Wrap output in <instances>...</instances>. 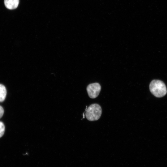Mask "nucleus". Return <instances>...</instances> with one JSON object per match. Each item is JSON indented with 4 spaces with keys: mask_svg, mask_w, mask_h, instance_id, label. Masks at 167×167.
<instances>
[{
    "mask_svg": "<svg viewBox=\"0 0 167 167\" xmlns=\"http://www.w3.org/2000/svg\"><path fill=\"white\" fill-rule=\"evenodd\" d=\"M6 90L5 86L0 84V102H3L5 99Z\"/></svg>",
    "mask_w": 167,
    "mask_h": 167,
    "instance_id": "nucleus-5",
    "label": "nucleus"
},
{
    "mask_svg": "<svg viewBox=\"0 0 167 167\" xmlns=\"http://www.w3.org/2000/svg\"><path fill=\"white\" fill-rule=\"evenodd\" d=\"M19 2V0H4L5 6L8 9H14L18 7Z\"/></svg>",
    "mask_w": 167,
    "mask_h": 167,
    "instance_id": "nucleus-4",
    "label": "nucleus"
},
{
    "mask_svg": "<svg viewBox=\"0 0 167 167\" xmlns=\"http://www.w3.org/2000/svg\"><path fill=\"white\" fill-rule=\"evenodd\" d=\"M101 114V107L97 104H92L86 109L85 116L89 121H92L98 120Z\"/></svg>",
    "mask_w": 167,
    "mask_h": 167,
    "instance_id": "nucleus-2",
    "label": "nucleus"
},
{
    "mask_svg": "<svg viewBox=\"0 0 167 167\" xmlns=\"http://www.w3.org/2000/svg\"><path fill=\"white\" fill-rule=\"evenodd\" d=\"M100 84L95 83L89 84L87 87V91L89 96L91 98H95L98 96L101 90Z\"/></svg>",
    "mask_w": 167,
    "mask_h": 167,
    "instance_id": "nucleus-3",
    "label": "nucleus"
},
{
    "mask_svg": "<svg viewBox=\"0 0 167 167\" xmlns=\"http://www.w3.org/2000/svg\"><path fill=\"white\" fill-rule=\"evenodd\" d=\"M150 90L155 96L161 97L165 95L167 89L165 84L162 81L159 80H153L149 85Z\"/></svg>",
    "mask_w": 167,
    "mask_h": 167,
    "instance_id": "nucleus-1",
    "label": "nucleus"
},
{
    "mask_svg": "<svg viewBox=\"0 0 167 167\" xmlns=\"http://www.w3.org/2000/svg\"><path fill=\"white\" fill-rule=\"evenodd\" d=\"M5 130V127L3 123L0 122V138L4 135Z\"/></svg>",
    "mask_w": 167,
    "mask_h": 167,
    "instance_id": "nucleus-6",
    "label": "nucleus"
},
{
    "mask_svg": "<svg viewBox=\"0 0 167 167\" xmlns=\"http://www.w3.org/2000/svg\"><path fill=\"white\" fill-rule=\"evenodd\" d=\"M4 113V111L3 108L0 105V118L3 116Z\"/></svg>",
    "mask_w": 167,
    "mask_h": 167,
    "instance_id": "nucleus-7",
    "label": "nucleus"
}]
</instances>
